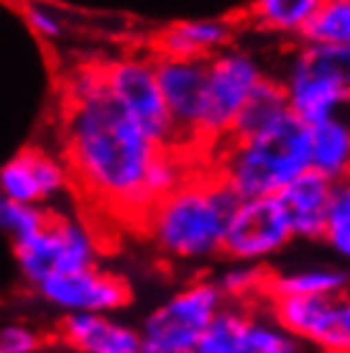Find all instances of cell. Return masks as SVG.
Returning <instances> with one entry per match:
<instances>
[{
  "label": "cell",
  "mask_w": 350,
  "mask_h": 353,
  "mask_svg": "<svg viewBox=\"0 0 350 353\" xmlns=\"http://www.w3.org/2000/svg\"><path fill=\"white\" fill-rule=\"evenodd\" d=\"M64 149L72 176L85 192L143 221L158 146L107 92L105 67H85L70 80Z\"/></svg>",
  "instance_id": "6da1fadb"
},
{
  "label": "cell",
  "mask_w": 350,
  "mask_h": 353,
  "mask_svg": "<svg viewBox=\"0 0 350 353\" xmlns=\"http://www.w3.org/2000/svg\"><path fill=\"white\" fill-rule=\"evenodd\" d=\"M238 197L207 169L189 174L143 215L146 233L172 261H210L223 256L225 230Z\"/></svg>",
  "instance_id": "7a4b0ae2"
},
{
  "label": "cell",
  "mask_w": 350,
  "mask_h": 353,
  "mask_svg": "<svg viewBox=\"0 0 350 353\" xmlns=\"http://www.w3.org/2000/svg\"><path fill=\"white\" fill-rule=\"evenodd\" d=\"M210 169L238 200L276 197L297 176L312 169L309 125L289 113L261 133L228 139L215 146Z\"/></svg>",
  "instance_id": "3957f363"
},
{
  "label": "cell",
  "mask_w": 350,
  "mask_h": 353,
  "mask_svg": "<svg viewBox=\"0 0 350 353\" xmlns=\"http://www.w3.org/2000/svg\"><path fill=\"white\" fill-rule=\"evenodd\" d=\"M228 302L215 279L184 284L141 323V353H194L200 338Z\"/></svg>",
  "instance_id": "277c9868"
},
{
  "label": "cell",
  "mask_w": 350,
  "mask_h": 353,
  "mask_svg": "<svg viewBox=\"0 0 350 353\" xmlns=\"http://www.w3.org/2000/svg\"><path fill=\"white\" fill-rule=\"evenodd\" d=\"M271 74L261 57L245 46L233 44L212 57L207 62V113L202 128L205 146L228 141L248 100Z\"/></svg>",
  "instance_id": "5b68a950"
},
{
  "label": "cell",
  "mask_w": 350,
  "mask_h": 353,
  "mask_svg": "<svg viewBox=\"0 0 350 353\" xmlns=\"http://www.w3.org/2000/svg\"><path fill=\"white\" fill-rule=\"evenodd\" d=\"M276 80L287 95L291 115L305 125H315L350 110L348 92L320 44L299 41L291 46L276 70Z\"/></svg>",
  "instance_id": "8992f818"
},
{
  "label": "cell",
  "mask_w": 350,
  "mask_h": 353,
  "mask_svg": "<svg viewBox=\"0 0 350 353\" xmlns=\"http://www.w3.org/2000/svg\"><path fill=\"white\" fill-rule=\"evenodd\" d=\"M297 241L279 197H248L238 200L230 215L223 259L238 264L266 266L287 254Z\"/></svg>",
  "instance_id": "52a82bcc"
},
{
  "label": "cell",
  "mask_w": 350,
  "mask_h": 353,
  "mask_svg": "<svg viewBox=\"0 0 350 353\" xmlns=\"http://www.w3.org/2000/svg\"><path fill=\"white\" fill-rule=\"evenodd\" d=\"M107 92L164 149H179L176 128L156 74V59L123 57L105 64ZM182 151V149H179Z\"/></svg>",
  "instance_id": "ba28073f"
},
{
  "label": "cell",
  "mask_w": 350,
  "mask_h": 353,
  "mask_svg": "<svg viewBox=\"0 0 350 353\" xmlns=\"http://www.w3.org/2000/svg\"><path fill=\"white\" fill-rule=\"evenodd\" d=\"M13 248L18 269L34 287L59 274L95 269L100 259L95 236L72 218H49V223L34 239Z\"/></svg>",
  "instance_id": "9c48e42d"
},
{
  "label": "cell",
  "mask_w": 350,
  "mask_h": 353,
  "mask_svg": "<svg viewBox=\"0 0 350 353\" xmlns=\"http://www.w3.org/2000/svg\"><path fill=\"white\" fill-rule=\"evenodd\" d=\"M158 85L167 100L179 139V149L202 141L205 113H207V62L205 59H179L156 54Z\"/></svg>",
  "instance_id": "30bf717a"
},
{
  "label": "cell",
  "mask_w": 350,
  "mask_h": 353,
  "mask_svg": "<svg viewBox=\"0 0 350 353\" xmlns=\"http://www.w3.org/2000/svg\"><path fill=\"white\" fill-rule=\"evenodd\" d=\"M36 292L46 305H52L54 310H59L64 315H79V312L113 315L131 300V290H128L125 279L110 272H103L100 266L52 276V279L39 284Z\"/></svg>",
  "instance_id": "8fae6325"
},
{
  "label": "cell",
  "mask_w": 350,
  "mask_h": 353,
  "mask_svg": "<svg viewBox=\"0 0 350 353\" xmlns=\"http://www.w3.org/2000/svg\"><path fill=\"white\" fill-rule=\"evenodd\" d=\"M70 174L59 161L41 151H21L0 167V197L41 205L67 190Z\"/></svg>",
  "instance_id": "7c38bea8"
},
{
  "label": "cell",
  "mask_w": 350,
  "mask_h": 353,
  "mask_svg": "<svg viewBox=\"0 0 350 353\" xmlns=\"http://www.w3.org/2000/svg\"><path fill=\"white\" fill-rule=\"evenodd\" d=\"M61 343L74 353H141V330L105 312L64 315Z\"/></svg>",
  "instance_id": "4fadbf2b"
},
{
  "label": "cell",
  "mask_w": 350,
  "mask_h": 353,
  "mask_svg": "<svg viewBox=\"0 0 350 353\" xmlns=\"http://www.w3.org/2000/svg\"><path fill=\"white\" fill-rule=\"evenodd\" d=\"M333 194L335 182H330L327 176L317 174L312 169L305 172L302 176H297L287 190H281L276 194L284 212H287V218H289L297 241L320 243L327 215H330Z\"/></svg>",
  "instance_id": "5bb4252c"
},
{
  "label": "cell",
  "mask_w": 350,
  "mask_h": 353,
  "mask_svg": "<svg viewBox=\"0 0 350 353\" xmlns=\"http://www.w3.org/2000/svg\"><path fill=\"white\" fill-rule=\"evenodd\" d=\"M236 44V23L228 18H187L172 23L156 39V49L164 57L205 59L225 52Z\"/></svg>",
  "instance_id": "9a60e30c"
},
{
  "label": "cell",
  "mask_w": 350,
  "mask_h": 353,
  "mask_svg": "<svg viewBox=\"0 0 350 353\" xmlns=\"http://www.w3.org/2000/svg\"><path fill=\"white\" fill-rule=\"evenodd\" d=\"M350 290V269L338 261H307L269 272V297L330 300Z\"/></svg>",
  "instance_id": "2e32d148"
},
{
  "label": "cell",
  "mask_w": 350,
  "mask_h": 353,
  "mask_svg": "<svg viewBox=\"0 0 350 353\" xmlns=\"http://www.w3.org/2000/svg\"><path fill=\"white\" fill-rule=\"evenodd\" d=\"M309 161L335 185L350 179V110L309 125Z\"/></svg>",
  "instance_id": "e0dca14e"
},
{
  "label": "cell",
  "mask_w": 350,
  "mask_h": 353,
  "mask_svg": "<svg viewBox=\"0 0 350 353\" xmlns=\"http://www.w3.org/2000/svg\"><path fill=\"white\" fill-rule=\"evenodd\" d=\"M320 6L322 0H251L245 21L261 34L299 44Z\"/></svg>",
  "instance_id": "ac0fdd59"
},
{
  "label": "cell",
  "mask_w": 350,
  "mask_h": 353,
  "mask_svg": "<svg viewBox=\"0 0 350 353\" xmlns=\"http://www.w3.org/2000/svg\"><path fill=\"white\" fill-rule=\"evenodd\" d=\"M315 348L302 338L289 333L274 318L266 302L248 307V320L243 330V351L240 353H312Z\"/></svg>",
  "instance_id": "d6986e66"
},
{
  "label": "cell",
  "mask_w": 350,
  "mask_h": 353,
  "mask_svg": "<svg viewBox=\"0 0 350 353\" xmlns=\"http://www.w3.org/2000/svg\"><path fill=\"white\" fill-rule=\"evenodd\" d=\"M289 113L291 110L287 105V95H284V90H281L279 80H276V72H274L271 77L256 90V95L248 100V105L238 118L230 139H245V136L266 131L274 123L284 121Z\"/></svg>",
  "instance_id": "ffe728a7"
},
{
  "label": "cell",
  "mask_w": 350,
  "mask_h": 353,
  "mask_svg": "<svg viewBox=\"0 0 350 353\" xmlns=\"http://www.w3.org/2000/svg\"><path fill=\"white\" fill-rule=\"evenodd\" d=\"M269 272L271 269H266V266L228 261L215 276V284L228 305L254 307V305L266 302L269 297Z\"/></svg>",
  "instance_id": "44dd1931"
},
{
  "label": "cell",
  "mask_w": 350,
  "mask_h": 353,
  "mask_svg": "<svg viewBox=\"0 0 350 353\" xmlns=\"http://www.w3.org/2000/svg\"><path fill=\"white\" fill-rule=\"evenodd\" d=\"M245 320H248V307L225 305L218 312V318L210 323V327L205 330L194 353H240Z\"/></svg>",
  "instance_id": "7402d4cb"
},
{
  "label": "cell",
  "mask_w": 350,
  "mask_h": 353,
  "mask_svg": "<svg viewBox=\"0 0 350 353\" xmlns=\"http://www.w3.org/2000/svg\"><path fill=\"white\" fill-rule=\"evenodd\" d=\"M320 243L330 251L333 261L350 269V179L335 185L333 205Z\"/></svg>",
  "instance_id": "603a6c76"
},
{
  "label": "cell",
  "mask_w": 350,
  "mask_h": 353,
  "mask_svg": "<svg viewBox=\"0 0 350 353\" xmlns=\"http://www.w3.org/2000/svg\"><path fill=\"white\" fill-rule=\"evenodd\" d=\"M49 218L52 215L41 205L16 203L8 197H0V233L8 236L13 246L34 239L36 233L49 223Z\"/></svg>",
  "instance_id": "cb8c5ba5"
},
{
  "label": "cell",
  "mask_w": 350,
  "mask_h": 353,
  "mask_svg": "<svg viewBox=\"0 0 350 353\" xmlns=\"http://www.w3.org/2000/svg\"><path fill=\"white\" fill-rule=\"evenodd\" d=\"M317 351L350 353V290L330 300L327 323H325V333Z\"/></svg>",
  "instance_id": "d4e9b609"
},
{
  "label": "cell",
  "mask_w": 350,
  "mask_h": 353,
  "mask_svg": "<svg viewBox=\"0 0 350 353\" xmlns=\"http://www.w3.org/2000/svg\"><path fill=\"white\" fill-rule=\"evenodd\" d=\"M44 338L26 323H6L0 325V353H39Z\"/></svg>",
  "instance_id": "484cf974"
},
{
  "label": "cell",
  "mask_w": 350,
  "mask_h": 353,
  "mask_svg": "<svg viewBox=\"0 0 350 353\" xmlns=\"http://www.w3.org/2000/svg\"><path fill=\"white\" fill-rule=\"evenodd\" d=\"M26 18L31 28H34L39 36H44V39H56L61 36V18L54 13L49 6H28L26 8Z\"/></svg>",
  "instance_id": "4316f807"
},
{
  "label": "cell",
  "mask_w": 350,
  "mask_h": 353,
  "mask_svg": "<svg viewBox=\"0 0 350 353\" xmlns=\"http://www.w3.org/2000/svg\"><path fill=\"white\" fill-rule=\"evenodd\" d=\"M322 52H325V57H327L330 67L335 70V74L340 77L342 88L348 92V103H350V46H322Z\"/></svg>",
  "instance_id": "83f0119b"
}]
</instances>
